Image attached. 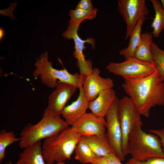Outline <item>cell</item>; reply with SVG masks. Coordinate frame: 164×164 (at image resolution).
Masks as SVG:
<instances>
[{"instance_id":"6da1fadb","label":"cell","mask_w":164,"mask_h":164,"mask_svg":"<svg viewBox=\"0 0 164 164\" xmlns=\"http://www.w3.org/2000/svg\"><path fill=\"white\" fill-rule=\"evenodd\" d=\"M122 86L141 115L148 118L152 108L164 105V83L156 70L144 77L125 79Z\"/></svg>"},{"instance_id":"7a4b0ae2","label":"cell","mask_w":164,"mask_h":164,"mask_svg":"<svg viewBox=\"0 0 164 164\" xmlns=\"http://www.w3.org/2000/svg\"><path fill=\"white\" fill-rule=\"evenodd\" d=\"M80 136L71 126L45 139L42 152L46 164L70 159Z\"/></svg>"},{"instance_id":"3957f363","label":"cell","mask_w":164,"mask_h":164,"mask_svg":"<svg viewBox=\"0 0 164 164\" xmlns=\"http://www.w3.org/2000/svg\"><path fill=\"white\" fill-rule=\"evenodd\" d=\"M128 149L132 158L137 161L164 157V150L159 138L153 134L145 132L142 126L136 128L130 134Z\"/></svg>"},{"instance_id":"277c9868","label":"cell","mask_w":164,"mask_h":164,"mask_svg":"<svg viewBox=\"0 0 164 164\" xmlns=\"http://www.w3.org/2000/svg\"><path fill=\"white\" fill-rule=\"evenodd\" d=\"M69 126L60 115H46L35 125L28 124L20 133V148H25L58 134Z\"/></svg>"},{"instance_id":"5b68a950","label":"cell","mask_w":164,"mask_h":164,"mask_svg":"<svg viewBox=\"0 0 164 164\" xmlns=\"http://www.w3.org/2000/svg\"><path fill=\"white\" fill-rule=\"evenodd\" d=\"M35 66L36 68L33 72V76L35 78L39 77L43 84L50 88H55L58 81L78 88L85 78L78 73L71 74L65 68L58 70L53 68L52 62L49 60L48 53L47 52L36 59Z\"/></svg>"},{"instance_id":"8992f818","label":"cell","mask_w":164,"mask_h":164,"mask_svg":"<svg viewBox=\"0 0 164 164\" xmlns=\"http://www.w3.org/2000/svg\"><path fill=\"white\" fill-rule=\"evenodd\" d=\"M118 118L122 133V149L125 157L128 154V145L129 135L143 123L141 115L135 105L128 96L118 99L117 105Z\"/></svg>"},{"instance_id":"52a82bcc","label":"cell","mask_w":164,"mask_h":164,"mask_svg":"<svg viewBox=\"0 0 164 164\" xmlns=\"http://www.w3.org/2000/svg\"><path fill=\"white\" fill-rule=\"evenodd\" d=\"M106 68L110 72L121 76L124 79L144 77L156 71L154 64L142 61L134 57L121 63L110 62Z\"/></svg>"},{"instance_id":"ba28073f","label":"cell","mask_w":164,"mask_h":164,"mask_svg":"<svg viewBox=\"0 0 164 164\" xmlns=\"http://www.w3.org/2000/svg\"><path fill=\"white\" fill-rule=\"evenodd\" d=\"M118 9L126 24L125 39L129 38L139 20L149 14L145 0H118Z\"/></svg>"},{"instance_id":"9c48e42d","label":"cell","mask_w":164,"mask_h":164,"mask_svg":"<svg viewBox=\"0 0 164 164\" xmlns=\"http://www.w3.org/2000/svg\"><path fill=\"white\" fill-rule=\"evenodd\" d=\"M118 99L117 98L106 117V133L108 141L115 156L121 161L124 160L122 149V133L117 113Z\"/></svg>"},{"instance_id":"30bf717a","label":"cell","mask_w":164,"mask_h":164,"mask_svg":"<svg viewBox=\"0 0 164 164\" xmlns=\"http://www.w3.org/2000/svg\"><path fill=\"white\" fill-rule=\"evenodd\" d=\"M77 88L73 85L58 81L55 90L49 97L48 106L43 111V116L61 115L67 103Z\"/></svg>"},{"instance_id":"8fae6325","label":"cell","mask_w":164,"mask_h":164,"mask_svg":"<svg viewBox=\"0 0 164 164\" xmlns=\"http://www.w3.org/2000/svg\"><path fill=\"white\" fill-rule=\"evenodd\" d=\"M71 127L80 137L106 134L105 119L91 112L86 113Z\"/></svg>"},{"instance_id":"7c38bea8","label":"cell","mask_w":164,"mask_h":164,"mask_svg":"<svg viewBox=\"0 0 164 164\" xmlns=\"http://www.w3.org/2000/svg\"><path fill=\"white\" fill-rule=\"evenodd\" d=\"M100 74L99 69L95 68L90 74L85 77L83 81V90L89 101L94 100L101 92L112 89L114 87V82L111 78L102 77Z\"/></svg>"},{"instance_id":"4fadbf2b","label":"cell","mask_w":164,"mask_h":164,"mask_svg":"<svg viewBox=\"0 0 164 164\" xmlns=\"http://www.w3.org/2000/svg\"><path fill=\"white\" fill-rule=\"evenodd\" d=\"M83 82L81 83L79 86V93L77 99L66 106L61 114L64 120L69 126H72L87 113L86 111L88 109L89 101L85 94Z\"/></svg>"},{"instance_id":"5bb4252c","label":"cell","mask_w":164,"mask_h":164,"mask_svg":"<svg viewBox=\"0 0 164 164\" xmlns=\"http://www.w3.org/2000/svg\"><path fill=\"white\" fill-rule=\"evenodd\" d=\"M72 39L74 41V51L73 56L77 60V65L79 69L80 74L85 77L90 74L92 71L93 63L90 60H86L83 54V50L86 47L84 44L86 43L91 44L92 48L95 47V41L93 38H88L83 40L79 36L78 32L74 34Z\"/></svg>"},{"instance_id":"9a60e30c","label":"cell","mask_w":164,"mask_h":164,"mask_svg":"<svg viewBox=\"0 0 164 164\" xmlns=\"http://www.w3.org/2000/svg\"><path fill=\"white\" fill-rule=\"evenodd\" d=\"M117 98L112 88L103 91L94 100L89 101L88 109L95 115L104 117Z\"/></svg>"},{"instance_id":"2e32d148","label":"cell","mask_w":164,"mask_h":164,"mask_svg":"<svg viewBox=\"0 0 164 164\" xmlns=\"http://www.w3.org/2000/svg\"><path fill=\"white\" fill-rule=\"evenodd\" d=\"M80 139L87 144L99 157L115 156L106 134L82 136Z\"/></svg>"},{"instance_id":"e0dca14e","label":"cell","mask_w":164,"mask_h":164,"mask_svg":"<svg viewBox=\"0 0 164 164\" xmlns=\"http://www.w3.org/2000/svg\"><path fill=\"white\" fill-rule=\"evenodd\" d=\"M45 161L42 144L39 141L24 148L15 164H46Z\"/></svg>"},{"instance_id":"ac0fdd59","label":"cell","mask_w":164,"mask_h":164,"mask_svg":"<svg viewBox=\"0 0 164 164\" xmlns=\"http://www.w3.org/2000/svg\"><path fill=\"white\" fill-rule=\"evenodd\" d=\"M146 19V17H143L139 20L129 36L128 46L119 52L120 55L123 56L125 60L134 57L135 50L140 41L142 26Z\"/></svg>"},{"instance_id":"d6986e66","label":"cell","mask_w":164,"mask_h":164,"mask_svg":"<svg viewBox=\"0 0 164 164\" xmlns=\"http://www.w3.org/2000/svg\"><path fill=\"white\" fill-rule=\"evenodd\" d=\"M152 37L151 33H142L140 41L135 51L134 57L143 61L154 64L151 48Z\"/></svg>"},{"instance_id":"ffe728a7","label":"cell","mask_w":164,"mask_h":164,"mask_svg":"<svg viewBox=\"0 0 164 164\" xmlns=\"http://www.w3.org/2000/svg\"><path fill=\"white\" fill-rule=\"evenodd\" d=\"M75 150V159L83 164H91L99 158L87 144L80 139Z\"/></svg>"},{"instance_id":"44dd1931","label":"cell","mask_w":164,"mask_h":164,"mask_svg":"<svg viewBox=\"0 0 164 164\" xmlns=\"http://www.w3.org/2000/svg\"><path fill=\"white\" fill-rule=\"evenodd\" d=\"M98 9L96 8L91 10H85L76 9L71 10L69 12L70 18L68 26L74 28H79L81 23L85 20H91L96 16Z\"/></svg>"},{"instance_id":"7402d4cb","label":"cell","mask_w":164,"mask_h":164,"mask_svg":"<svg viewBox=\"0 0 164 164\" xmlns=\"http://www.w3.org/2000/svg\"><path fill=\"white\" fill-rule=\"evenodd\" d=\"M155 12V16L151 26L153 29L151 34L153 36L158 37L161 32L164 29V10L160 1L150 0Z\"/></svg>"},{"instance_id":"603a6c76","label":"cell","mask_w":164,"mask_h":164,"mask_svg":"<svg viewBox=\"0 0 164 164\" xmlns=\"http://www.w3.org/2000/svg\"><path fill=\"white\" fill-rule=\"evenodd\" d=\"M151 48L153 63L159 78L162 82L164 80V50L160 49L153 41Z\"/></svg>"},{"instance_id":"cb8c5ba5","label":"cell","mask_w":164,"mask_h":164,"mask_svg":"<svg viewBox=\"0 0 164 164\" xmlns=\"http://www.w3.org/2000/svg\"><path fill=\"white\" fill-rule=\"evenodd\" d=\"M20 138H17L14 131L7 132L5 129L0 132V162L2 163L5 159V151L7 147L15 142L20 141Z\"/></svg>"},{"instance_id":"d4e9b609","label":"cell","mask_w":164,"mask_h":164,"mask_svg":"<svg viewBox=\"0 0 164 164\" xmlns=\"http://www.w3.org/2000/svg\"><path fill=\"white\" fill-rule=\"evenodd\" d=\"M129 164H164V157H157L144 161H138L132 158L127 162Z\"/></svg>"},{"instance_id":"484cf974","label":"cell","mask_w":164,"mask_h":164,"mask_svg":"<svg viewBox=\"0 0 164 164\" xmlns=\"http://www.w3.org/2000/svg\"><path fill=\"white\" fill-rule=\"evenodd\" d=\"M116 156L102 157L97 158L91 164H123ZM126 164H129L128 162Z\"/></svg>"},{"instance_id":"4316f807","label":"cell","mask_w":164,"mask_h":164,"mask_svg":"<svg viewBox=\"0 0 164 164\" xmlns=\"http://www.w3.org/2000/svg\"><path fill=\"white\" fill-rule=\"evenodd\" d=\"M76 9L91 10L94 9L90 0H81L78 3Z\"/></svg>"},{"instance_id":"83f0119b","label":"cell","mask_w":164,"mask_h":164,"mask_svg":"<svg viewBox=\"0 0 164 164\" xmlns=\"http://www.w3.org/2000/svg\"><path fill=\"white\" fill-rule=\"evenodd\" d=\"M149 132L157 135L161 142L162 147L164 150V128L160 129H151Z\"/></svg>"},{"instance_id":"f1b7e54d","label":"cell","mask_w":164,"mask_h":164,"mask_svg":"<svg viewBox=\"0 0 164 164\" xmlns=\"http://www.w3.org/2000/svg\"><path fill=\"white\" fill-rule=\"evenodd\" d=\"M162 7V9L164 10V0H161L160 1Z\"/></svg>"},{"instance_id":"f546056e","label":"cell","mask_w":164,"mask_h":164,"mask_svg":"<svg viewBox=\"0 0 164 164\" xmlns=\"http://www.w3.org/2000/svg\"><path fill=\"white\" fill-rule=\"evenodd\" d=\"M55 164H66L63 161H60L58 162Z\"/></svg>"},{"instance_id":"4dcf8cb0","label":"cell","mask_w":164,"mask_h":164,"mask_svg":"<svg viewBox=\"0 0 164 164\" xmlns=\"http://www.w3.org/2000/svg\"><path fill=\"white\" fill-rule=\"evenodd\" d=\"M3 30H2V29L1 30V29H0V38L2 37V36H3L2 34L3 33Z\"/></svg>"},{"instance_id":"1f68e13d","label":"cell","mask_w":164,"mask_h":164,"mask_svg":"<svg viewBox=\"0 0 164 164\" xmlns=\"http://www.w3.org/2000/svg\"><path fill=\"white\" fill-rule=\"evenodd\" d=\"M5 164H13L10 161H8L6 162Z\"/></svg>"}]
</instances>
